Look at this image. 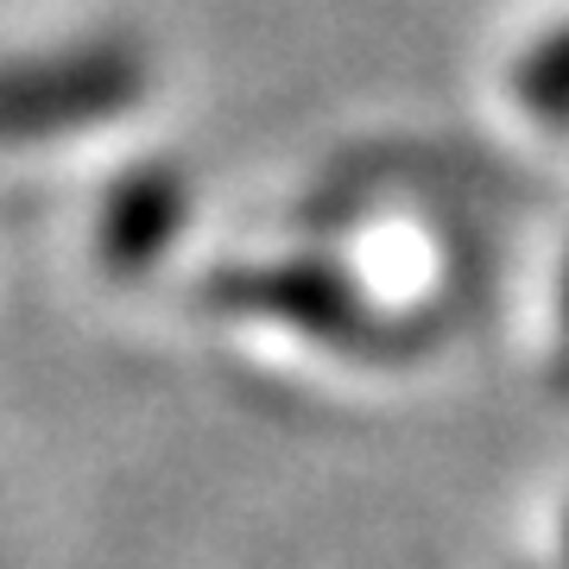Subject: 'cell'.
I'll list each match as a JSON object with an SVG mask.
<instances>
[{"label": "cell", "instance_id": "cell-1", "mask_svg": "<svg viewBox=\"0 0 569 569\" xmlns=\"http://www.w3.org/2000/svg\"><path fill=\"white\" fill-rule=\"evenodd\" d=\"M146 51L133 39H82L63 51L0 63V146L102 127L146 96Z\"/></svg>", "mask_w": 569, "mask_h": 569}, {"label": "cell", "instance_id": "cell-2", "mask_svg": "<svg viewBox=\"0 0 569 569\" xmlns=\"http://www.w3.org/2000/svg\"><path fill=\"white\" fill-rule=\"evenodd\" d=\"M209 305L241 310V317H279V323L305 329L310 342L348 348V355L387 342V323L373 317V305H367L336 266H317V260L241 266V272H222V279L209 284Z\"/></svg>", "mask_w": 569, "mask_h": 569}, {"label": "cell", "instance_id": "cell-3", "mask_svg": "<svg viewBox=\"0 0 569 569\" xmlns=\"http://www.w3.org/2000/svg\"><path fill=\"white\" fill-rule=\"evenodd\" d=\"M190 222V178L178 164H140L127 171L102 203V222H96V247L114 272H146L164 247L183 234Z\"/></svg>", "mask_w": 569, "mask_h": 569}, {"label": "cell", "instance_id": "cell-4", "mask_svg": "<svg viewBox=\"0 0 569 569\" xmlns=\"http://www.w3.org/2000/svg\"><path fill=\"white\" fill-rule=\"evenodd\" d=\"M512 89H519V102L550 127H569V26L545 32V39L531 44L519 70H512Z\"/></svg>", "mask_w": 569, "mask_h": 569}, {"label": "cell", "instance_id": "cell-5", "mask_svg": "<svg viewBox=\"0 0 569 569\" xmlns=\"http://www.w3.org/2000/svg\"><path fill=\"white\" fill-rule=\"evenodd\" d=\"M563 329H569V279H563Z\"/></svg>", "mask_w": 569, "mask_h": 569}, {"label": "cell", "instance_id": "cell-6", "mask_svg": "<svg viewBox=\"0 0 569 569\" xmlns=\"http://www.w3.org/2000/svg\"><path fill=\"white\" fill-rule=\"evenodd\" d=\"M563 550H569V526H563Z\"/></svg>", "mask_w": 569, "mask_h": 569}]
</instances>
